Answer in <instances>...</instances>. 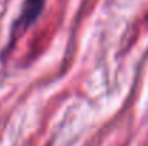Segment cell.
I'll return each instance as SVG.
<instances>
[{
  "instance_id": "6da1fadb",
  "label": "cell",
  "mask_w": 148,
  "mask_h": 146,
  "mask_svg": "<svg viewBox=\"0 0 148 146\" xmlns=\"http://www.w3.org/2000/svg\"><path fill=\"white\" fill-rule=\"evenodd\" d=\"M43 4H45V0H26L22 6L19 17L16 19V22L13 24L12 36L23 33L39 17V14L42 13Z\"/></svg>"
}]
</instances>
